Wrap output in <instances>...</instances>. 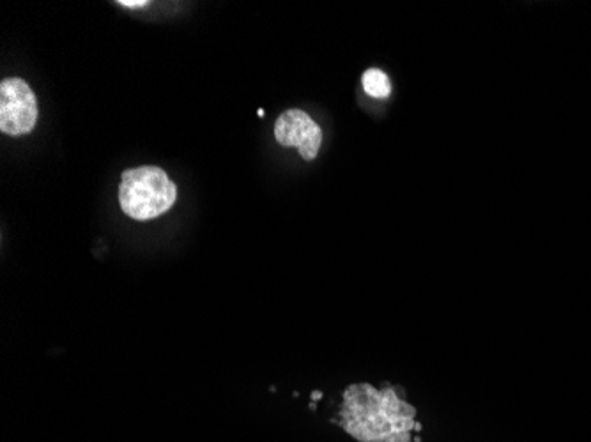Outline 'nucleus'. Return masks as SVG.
<instances>
[{
    "label": "nucleus",
    "mask_w": 591,
    "mask_h": 442,
    "mask_svg": "<svg viewBox=\"0 0 591 442\" xmlns=\"http://www.w3.org/2000/svg\"><path fill=\"white\" fill-rule=\"evenodd\" d=\"M415 414V407L400 400L392 388L377 391L370 384H354L344 393L342 423L358 441L409 442Z\"/></svg>",
    "instance_id": "1"
},
{
    "label": "nucleus",
    "mask_w": 591,
    "mask_h": 442,
    "mask_svg": "<svg viewBox=\"0 0 591 442\" xmlns=\"http://www.w3.org/2000/svg\"><path fill=\"white\" fill-rule=\"evenodd\" d=\"M176 184L162 168L146 167L124 170L119 186V204L131 220L160 218L176 204Z\"/></svg>",
    "instance_id": "2"
},
{
    "label": "nucleus",
    "mask_w": 591,
    "mask_h": 442,
    "mask_svg": "<svg viewBox=\"0 0 591 442\" xmlns=\"http://www.w3.org/2000/svg\"><path fill=\"white\" fill-rule=\"evenodd\" d=\"M38 122L36 94L22 78H6L0 84V130L9 137H22Z\"/></svg>",
    "instance_id": "3"
},
{
    "label": "nucleus",
    "mask_w": 591,
    "mask_h": 442,
    "mask_svg": "<svg viewBox=\"0 0 591 442\" xmlns=\"http://www.w3.org/2000/svg\"><path fill=\"white\" fill-rule=\"evenodd\" d=\"M275 138L282 147H296L305 160H314L321 144L323 130L303 110L291 108L275 122Z\"/></svg>",
    "instance_id": "4"
},
{
    "label": "nucleus",
    "mask_w": 591,
    "mask_h": 442,
    "mask_svg": "<svg viewBox=\"0 0 591 442\" xmlns=\"http://www.w3.org/2000/svg\"><path fill=\"white\" fill-rule=\"evenodd\" d=\"M361 84H363V91L369 94L370 98L376 100H384L392 94V84L390 78L386 77L381 69H367L361 77Z\"/></svg>",
    "instance_id": "5"
},
{
    "label": "nucleus",
    "mask_w": 591,
    "mask_h": 442,
    "mask_svg": "<svg viewBox=\"0 0 591 442\" xmlns=\"http://www.w3.org/2000/svg\"><path fill=\"white\" fill-rule=\"evenodd\" d=\"M117 4H119V6H124V8L131 9L144 8V6H147L146 0H140V2H137V0H121V2H117Z\"/></svg>",
    "instance_id": "6"
}]
</instances>
